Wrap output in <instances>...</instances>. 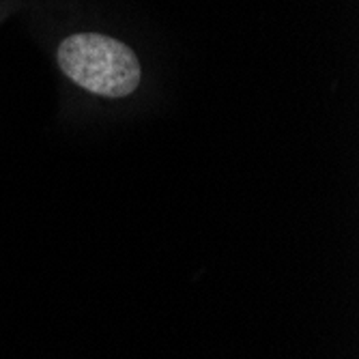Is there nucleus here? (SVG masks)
Returning <instances> with one entry per match:
<instances>
[{"label": "nucleus", "mask_w": 359, "mask_h": 359, "mask_svg": "<svg viewBox=\"0 0 359 359\" xmlns=\"http://www.w3.org/2000/svg\"><path fill=\"white\" fill-rule=\"evenodd\" d=\"M58 62L65 76L97 95L125 97L140 84L136 54L104 35L80 32L65 39L58 48Z\"/></svg>", "instance_id": "nucleus-1"}]
</instances>
